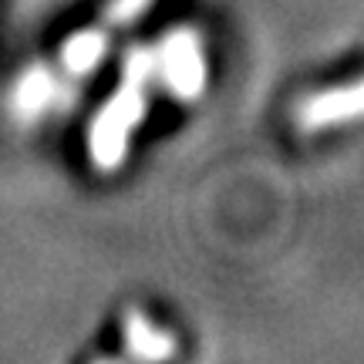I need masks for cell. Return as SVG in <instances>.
I'll return each instance as SVG.
<instances>
[{"label": "cell", "instance_id": "obj_2", "mask_svg": "<svg viewBox=\"0 0 364 364\" xmlns=\"http://www.w3.org/2000/svg\"><path fill=\"white\" fill-rule=\"evenodd\" d=\"M358 81L348 88H327L321 95H311L300 105V125L304 129H317V125H334L341 118H354L361 108V95H358Z\"/></svg>", "mask_w": 364, "mask_h": 364}, {"label": "cell", "instance_id": "obj_1", "mask_svg": "<svg viewBox=\"0 0 364 364\" xmlns=\"http://www.w3.org/2000/svg\"><path fill=\"white\" fill-rule=\"evenodd\" d=\"M152 0H102L98 14L88 21H78L58 44V71L61 75H81L91 65H98L105 48L112 44V31L135 21V14Z\"/></svg>", "mask_w": 364, "mask_h": 364}]
</instances>
